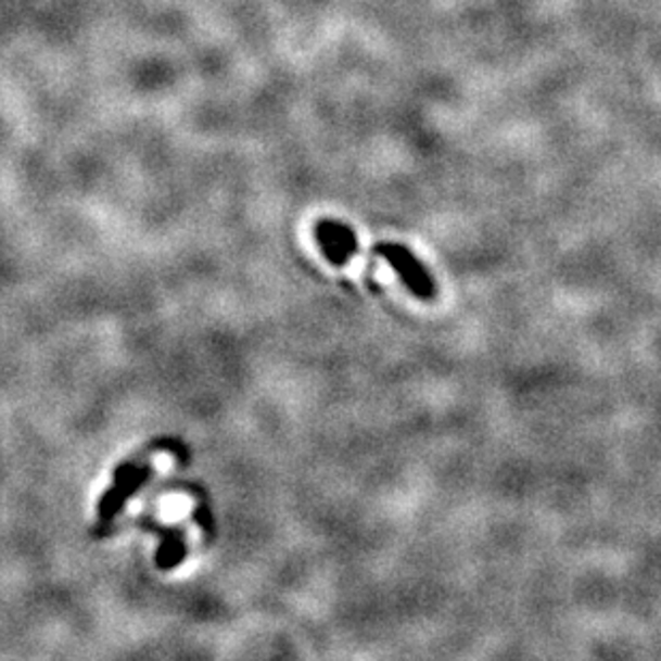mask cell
I'll use <instances>...</instances> for the list:
<instances>
[{"label":"cell","mask_w":661,"mask_h":661,"mask_svg":"<svg viewBox=\"0 0 661 661\" xmlns=\"http://www.w3.org/2000/svg\"><path fill=\"white\" fill-rule=\"evenodd\" d=\"M372 255L383 257L401 277L405 288L422 300H433L437 295V285L427 266L403 244L394 242H379L372 249Z\"/></svg>","instance_id":"obj_1"},{"label":"cell","mask_w":661,"mask_h":661,"mask_svg":"<svg viewBox=\"0 0 661 661\" xmlns=\"http://www.w3.org/2000/svg\"><path fill=\"white\" fill-rule=\"evenodd\" d=\"M317 242L323 255L334 266H345L358 253V238L352 227L339 220H319L315 227Z\"/></svg>","instance_id":"obj_2"}]
</instances>
